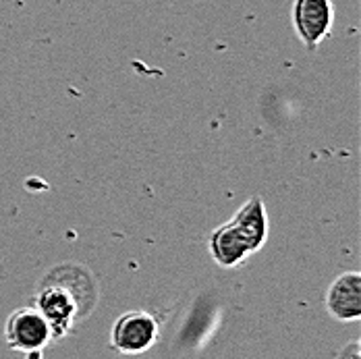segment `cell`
Instances as JSON below:
<instances>
[{
	"label": "cell",
	"mask_w": 361,
	"mask_h": 359,
	"mask_svg": "<svg viewBox=\"0 0 361 359\" xmlns=\"http://www.w3.org/2000/svg\"><path fill=\"white\" fill-rule=\"evenodd\" d=\"M336 359H361V343L360 341H351L347 343L341 351Z\"/></svg>",
	"instance_id": "obj_7"
},
{
	"label": "cell",
	"mask_w": 361,
	"mask_h": 359,
	"mask_svg": "<svg viewBox=\"0 0 361 359\" xmlns=\"http://www.w3.org/2000/svg\"><path fill=\"white\" fill-rule=\"evenodd\" d=\"M25 359H42V351H34V353H25Z\"/></svg>",
	"instance_id": "obj_8"
},
{
	"label": "cell",
	"mask_w": 361,
	"mask_h": 359,
	"mask_svg": "<svg viewBox=\"0 0 361 359\" xmlns=\"http://www.w3.org/2000/svg\"><path fill=\"white\" fill-rule=\"evenodd\" d=\"M160 336L156 318L144 310H131L116 318L110 328V347L121 355H142Z\"/></svg>",
	"instance_id": "obj_1"
},
{
	"label": "cell",
	"mask_w": 361,
	"mask_h": 359,
	"mask_svg": "<svg viewBox=\"0 0 361 359\" xmlns=\"http://www.w3.org/2000/svg\"><path fill=\"white\" fill-rule=\"evenodd\" d=\"M4 341L13 351L34 353L52 343V330L34 305H25L8 314L4 322Z\"/></svg>",
	"instance_id": "obj_2"
},
{
	"label": "cell",
	"mask_w": 361,
	"mask_h": 359,
	"mask_svg": "<svg viewBox=\"0 0 361 359\" xmlns=\"http://www.w3.org/2000/svg\"><path fill=\"white\" fill-rule=\"evenodd\" d=\"M34 308L50 326L52 341L67 336L81 314L75 295L61 283H44L36 293Z\"/></svg>",
	"instance_id": "obj_4"
},
{
	"label": "cell",
	"mask_w": 361,
	"mask_h": 359,
	"mask_svg": "<svg viewBox=\"0 0 361 359\" xmlns=\"http://www.w3.org/2000/svg\"><path fill=\"white\" fill-rule=\"evenodd\" d=\"M208 250L220 268H237L255 253L252 239L235 218L226 220L224 224L212 231Z\"/></svg>",
	"instance_id": "obj_5"
},
{
	"label": "cell",
	"mask_w": 361,
	"mask_h": 359,
	"mask_svg": "<svg viewBox=\"0 0 361 359\" xmlns=\"http://www.w3.org/2000/svg\"><path fill=\"white\" fill-rule=\"evenodd\" d=\"M290 23L307 50H316L332 34L334 4L332 0H293Z\"/></svg>",
	"instance_id": "obj_3"
},
{
	"label": "cell",
	"mask_w": 361,
	"mask_h": 359,
	"mask_svg": "<svg viewBox=\"0 0 361 359\" xmlns=\"http://www.w3.org/2000/svg\"><path fill=\"white\" fill-rule=\"evenodd\" d=\"M326 312L338 322H355L361 318V274L349 270L338 274L324 297Z\"/></svg>",
	"instance_id": "obj_6"
}]
</instances>
